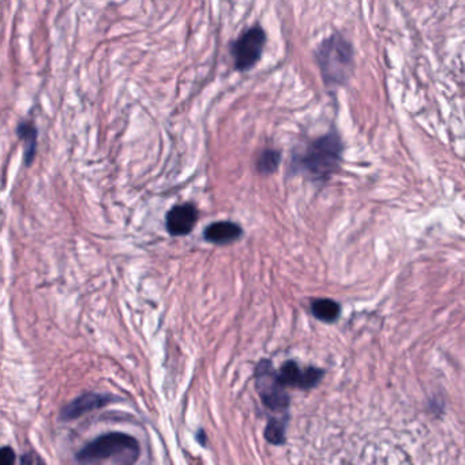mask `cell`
Segmentation results:
<instances>
[{
	"label": "cell",
	"instance_id": "12",
	"mask_svg": "<svg viewBox=\"0 0 465 465\" xmlns=\"http://www.w3.org/2000/svg\"><path fill=\"white\" fill-rule=\"evenodd\" d=\"M282 162V153L275 149H265L257 160V171L262 175L275 174Z\"/></svg>",
	"mask_w": 465,
	"mask_h": 465
},
{
	"label": "cell",
	"instance_id": "5",
	"mask_svg": "<svg viewBox=\"0 0 465 465\" xmlns=\"http://www.w3.org/2000/svg\"><path fill=\"white\" fill-rule=\"evenodd\" d=\"M256 382L265 407L276 412L288 410L289 396L286 394L284 387L279 382L277 373H275L270 361L259 362L256 370Z\"/></svg>",
	"mask_w": 465,
	"mask_h": 465
},
{
	"label": "cell",
	"instance_id": "4",
	"mask_svg": "<svg viewBox=\"0 0 465 465\" xmlns=\"http://www.w3.org/2000/svg\"><path fill=\"white\" fill-rule=\"evenodd\" d=\"M266 44V33L262 26L254 25L244 30L231 46L235 69L247 71L253 69L262 57Z\"/></svg>",
	"mask_w": 465,
	"mask_h": 465
},
{
	"label": "cell",
	"instance_id": "13",
	"mask_svg": "<svg viewBox=\"0 0 465 465\" xmlns=\"http://www.w3.org/2000/svg\"><path fill=\"white\" fill-rule=\"evenodd\" d=\"M265 438L273 445L285 442V422L283 419H270L265 429Z\"/></svg>",
	"mask_w": 465,
	"mask_h": 465
},
{
	"label": "cell",
	"instance_id": "8",
	"mask_svg": "<svg viewBox=\"0 0 465 465\" xmlns=\"http://www.w3.org/2000/svg\"><path fill=\"white\" fill-rule=\"evenodd\" d=\"M198 216V209L193 204L175 205L167 213L165 228L172 236L188 235L197 225Z\"/></svg>",
	"mask_w": 465,
	"mask_h": 465
},
{
	"label": "cell",
	"instance_id": "15",
	"mask_svg": "<svg viewBox=\"0 0 465 465\" xmlns=\"http://www.w3.org/2000/svg\"><path fill=\"white\" fill-rule=\"evenodd\" d=\"M0 465H15V453L10 446H4L0 452Z\"/></svg>",
	"mask_w": 465,
	"mask_h": 465
},
{
	"label": "cell",
	"instance_id": "14",
	"mask_svg": "<svg viewBox=\"0 0 465 465\" xmlns=\"http://www.w3.org/2000/svg\"><path fill=\"white\" fill-rule=\"evenodd\" d=\"M20 465H47L46 464V461L43 460V457L37 453V452H34V450H32V452H26L25 454H22L21 456V459H20Z\"/></svg>",
	"mask_w": 465,
	"mask_h": 465
},
{
	"label": "cell",
	"instance_id": "16",
	"mask_svg": "<svg viewBox=\"0 0 465 465\" xmlns=\"http://www.w3.org/2000/svg\"><path fill=\"white\" fill-rule=\"evenodd\" d=\"M198 437H201V443H202V445H204V442H205V436H204V433H202V431H201V433H200V436H198Z\"/></svg>",
	"mask_w": 465,
	"mask_h": 465
},
{
	"label": "cell",
	"instance_id": "9",
	"mask_svg": "<svg viewBox=\"0 0 465 465\" xmlns=\"http://www.w3.org/2000/svg\"><path fill=\"white\" fill-rule=\"evenodd\" d=\"M243 236V228L233 221H216L207 225L204 231V239L218 246H225L239 240Z\"/></svg>",
	"mask_w": 465,
	"mask_h": 465
},
{
	"label": "cell",
	"instance_id": "10",
	"mask_svg": "<svg viewBox=\"0 0 465 465\" xmlns=\"http://www.w3.org/2000/svg\"><path fill=\"white\" fill-rule=\"evenodd\" d=\"M17 134L24 144V161L26 167H29L34 157H36V148H37V129L32 122H21L17 127Z\"/></svg>",
	"mask_w": 465,
	"mask_h": 465
},
{
	"label": "cell",
	"instance_id": "7",
	"mask_svg": "<svg viewBox=\"0 0 465 465\" xmlns=\"http://www.w3.org/2000/svg\"><path fill=\"white\" fill-rule=\"evenodd\" d=\"M322 377V371L314 367L302 370L298 363L288 361L277 373V380L283 387H295L299 389L312 388Z\"/></svg>",
	"mask_w": 465,
	"mask_h": 465
},
{
	"label": "cell",
	"instance_id": "6",
	"mask_svg": "<svg viewBox=\"0 0 465 465\" xmlns=\"http://www.w3.org/2000/svg\"><path fill=\"white\" fill-rule=\"evenodd\" d=\"M116 400H118L116 397L105 393H97V391L83 393L62 408L60 420L64 422L76 420L78 417L93 412L96 410H100Z\"/></svg>",
	"mask_w": 465,
	"mask_h": 465
},
{
	"label": "cell",
	"instance_id": "1",
	"mask_svg": "<svg viewBox=\"0 0 465 465\" xmlns=\"http://www.w3.org/2000/svg\"><path fill=\"white\" fill-rule=\"evenodd\" d=\"M139 443L125 433H106L85 445L77 454L81 465H99L118 460L122 465H134L139 457Z\"/></svg>",
	"mask_w": 465,
	"mask_h": 465
},
{
	"label": "cell",
	"instance_id": "2",
	"mask_svg": "<svg viewBox=\"0 0 465 465\" xmlns=\"http://www.w3.org/2000/svg\"><path fill=\"white\" fill-rule=\"evenodd\" d=\"M341 152V139L336 132H329L312 141L302 155L293 158L292 165L296 171L307 174L314 181H326L336 171Z\"/></svg>",
	"mask_w": 465,
	"mask_h": 465
},
{
	"label": "cell",
	"instance_id": "3",
	"mask_svg": "<svg viewBox=\"0 0 465 465\" xmlns=\"http://www.w3.org/2000/svg\"><path fill=\"white\" fill-rule=\"evenodd\" d=\"M317 60L326 83H342L352 70V47L340 34H333L319 46L317 51Z\"/></svg>",
	"mask_w": 465,
	"mask_h": 465
},
{
	"label": "cell",
	"instance_id": "11",
	"mask_svg": "<svg viewBox=\"0 0 465 465\" xmlns=\"http://www.w3.org/2000/svg\"><path fill=\"white\" fill-rule=\"evenodd\" d=\"M311 311L319 321L333 322L340 315V306L332 299H317L311 303Z\"/></svg>",
	"mask_w": 465,
	"mask_h": 465
}]
</instances>
